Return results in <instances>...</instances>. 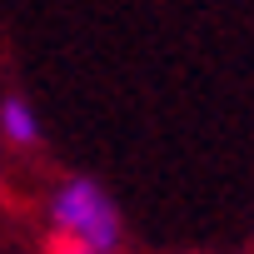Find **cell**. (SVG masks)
Returning <instances> with one entry per match:
<instances>
[{
  "label": "cell",
  "instance_id": "obj_1",
  "mask_svg": "<svg viewBox=\"0 0 254 254\" xmlns=\"http://www.w3.org/2000/svg\"><path fill=\"white\" fill-rule=\"evenodd\" d=\"M50 219L60 234H70L90 249H105V254L120 249V209L110 204V194L95 180H65L50 199Z\"/></svg>",
  "mask_w": 254,
  "mask_h": 254
},
{
  "label": "cell",
  "instance_id": "obj_2",
  "mask_svg": "<svg viewBox=\"0 0 254 254\" xmlns=\"http://www.w3.org/2000/svg\"><path fill=\"white\" fill-rule=\"evenodd\" d=\"M0 130H5V140H15V145H40V120H35V110L20 100V95H5L0 100Z\"/></svg>",
  "mask_w": 254,
  "mask_h": 254
},
{
  "label": "cell",
  "instance_id": "obj_3",
  "mask_svg": "<svg viewBox=\"0 0 254 254\" xmlns=\"http://www.w3.org/2000/svg\"><path fill=\"white\" fill-rule=\"evenodd\" d=\"M50 254H105V249H90V244H80V239H70V234H60V229H55Z\"/></svg>",
  "mask_w": 254,
  "mask_h": 254
}]
</instances>
